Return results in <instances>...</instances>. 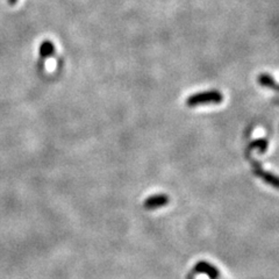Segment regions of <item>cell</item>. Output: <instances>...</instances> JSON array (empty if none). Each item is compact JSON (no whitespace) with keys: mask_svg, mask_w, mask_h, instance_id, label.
I'll return each mask as SVG.
<instances>
[{"mask_svg":"<svg viewBox=\"0 0 279 279\" xmlns=\"http://www.w3.org/2000/svg\"><path fill=\"white\" fill-rule=\"evenodd\" d=\"M255 172H256V174H257L259 178H262V179L265 181V183L272 185L274 189L278 188V184H279L278 183V178L274 176V174L270 173V172H266V171H263L262 169H260L259 166L256 167Z\"/></svg>","mask_w":279,"mask_h":279,"instance_id":"5","label":"cell"},{"mask_svg":"<svg viewBox=\"0 0 279 279\" xmlns=\"http://www.w3.org/2000/svg\"><path fill=\"white\" fill-rule=\"evenodd\" d=\"M170 202V198L164 193H161V195H154L151 197H149L143 203V207L148 211L152 210H157V208H162L166 206Z\"/></svg>","mask_w":279,"mask_h":279,"instance_id":"2","label":"cell"},{"mask_svg":"<svg viewBox=\"0 0 279 279\" xmlns=\"http://www.w3.org/2000/svg\"><path fill=\"white\" fill-rule=\"evenodd\" d=\"M257 83L260 86L271 88V90H277V83L274 80V78L272 76H270L269 73H260L257 77Z\"/></svg>","mask_w":279,"mask_h":279,"instance_id":"4","label":"cell"},{"mask_svg":"<svg viewBox=\"0 0 279 279\" xmlns=\"http://www.w3.org/2000/svg\"><path fill=\"white\" fill-rule=\"evenodd\" d=\"M223 100V95L218 90H211L199 92L196 95L190 96L186 99V106L189 107H197L202 105H210V104H221Z\"/></svg>","mask_w":279,"mask_h":279,"instance_id":"1","label":"cell"},{"mask_svg":"<svg viewBox=\"0 0 279 279\" xmlns=\"http://www.w3.org/2000/svg\"><path fill=\"white\" fill-rule=\"evenodd\" d=\"M195 271L197 273L205 274L210 279H217L219 277V270L213 264L206 262V260H199L195 265Z\"/></svg>","mask_w":279,"mask_h":279,"instance_id":"3","label":"cell"},{"mask_svg":"<svg viewBox=\"0 0 279 279\" xmlns=\"http://www.w3.org/2000/svg\"><path fill=\"white\" fill-rule=\"evenodd\" d=\"M267 146H269V142H267L266 139H257L255 140L254 142H251L249 144L248 149L249 150H252V149H257L259 154H264L266 151Z\"/></svg>","mask_w":279,"mask_h":279,"instance_id":"7","label":"cell"},{"mask_svg":"<svg viewBox=\"0 0 279 279\" xmlns=\"http://www.w3.org/2000/svg\"><path fill=\"white\" fill-rule=\"evenodd\" d=\"M7 2H9V4H10L11 6H14V5H17L19 0H7Z\"/></svg>","mask_w":279,"mask_h":279,"instance_id":"8","label":"cell"},{"mask_svg":"<svg viewBox=\"0 0 279 279\" xmlns=\"http://www.w3.org/2000/svg\"><path fill=\"white\" fill-rule=\"evenodd\" d=\"M55 54V46L51 41H43L40 46V56L41 58L46 59L51 57Z\"/></svg>","mask_w":279,"mask_h":279,"instance_id":"6","label":"cell"}]
</instances>
